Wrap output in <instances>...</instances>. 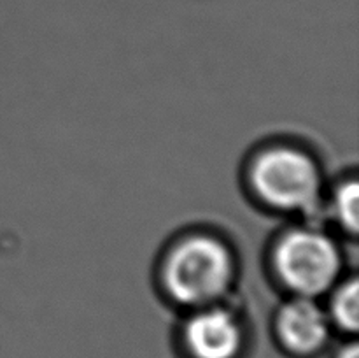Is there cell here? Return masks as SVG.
I'll return each instance as SVG.
<instances>
[{"mask_svg":"<svg viewBox=\"0 0 359 358\" xmlns=\"http://www.w3.org/2000/svg\"><path fill=\"white\" fill-rule=\"evenodd\" d=\"M160 274L172 300L196 309L217 304L231 290L237 258L230 244L216 234L193 232L167 249Z\"/></svg>","mask_w":359,"mask_h":358,"instance_id":"cell-1","label":"cell"},{"mask_svg":"<svg viewBox=\"0 0 359 358\" xmlns=\"http://www.w3.org/2000/svg\"><path fill=\"white\" fill-rule=\"evenodd\" d=\"M249 188L266 207L280 213L312 214L323 202L321 165L304 147L272 144L252 157Z\"/></svg>","mask_w":359,"mask_h":358,"instance_id":"cell-2","label":"cell"},{"mask_svg":"<svg viewBox=\"0 0 359 358\" xmlns=\"http://www.w3.org/2000/svg\"><path fill=\"white\" fill-rule=\"evenodd\" d=\"M276 279L297 297H318L340 281L344 258L335 239L312 225L283 232L270 251Z\"/></svg>","mask_w":359,"mask_h":358,"instance_id":"cell-3","label":"cell"},{"mask_svg":"<svg viewBox=\"0 0 359 358\" xmlns=\"http://www.w3.org/2000/svg\"><path fill=\"white\" fill-rule=\"evenodd\" d=\"M182 337L193 358H235L242 346V326L230 309L210 304L196 307Z\"/></svg>","mask_w":359,"mask_h":358,"instance_id":"cell-4","label":"cell"},{"mask_svg":"<svg viewBox=\"0 0 359 358\" xmlns=\"http://www.w3.org/2000/svg\"><path fill=\"white\" fill-rule=\"evenodd\" d=\"M276 330L286 347L298 354L318 351L330 333V318L325 309L311 297H297L280 305Z\"/></svg>","mask_w":359,"mask_h":358,"instance_id":"cell-5","label":"cell"},{"mask_svg":"<svg viewBox=\"0 0 359 358\" xmlns=\"http://www.w3.org/2000/svg\"><path fill=\"white\" fill-rule=\"evenodd\" d=\"M330 216L347 235L359 230V186L356 178L340 181L330 195Z\"/></svg>","mask_w":359,"mask_h":358,"instance_id":"cell-6","label":"cell"},{"mask_svg":"<svg viewBox=\"0 0 359 358\" xmlns=\"http://www.w3.org/2000/svg\"><path fill=\"white\" fill-rule=\"evenodd\" d=\"M330 291V321L346 332H356L359 325V284L356 276L340 279Z\"/></svg>","mask_w":359,"mask_h":358,"instance_id":"cell-7","label":"cell"},{"mask_svg":"<svg viewBox=\"0 0 359 358\" xmlns=\"http://www.w3.org/2000/svg\"><path fill=\"white\" fill-rule=\"evenodd\" d=\"M339 358H359L358 344L353 343V344H349V346H347V347H344V350L340 351Z\"/></svg>","mask_w":359,"mask_h":358,"instance_id":"cell-8","label":"cell"}]
</instances>
